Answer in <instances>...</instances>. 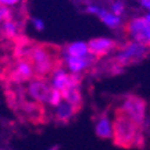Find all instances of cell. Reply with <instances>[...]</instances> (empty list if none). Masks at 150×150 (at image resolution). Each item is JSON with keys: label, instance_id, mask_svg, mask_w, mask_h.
<instances>
[{"label": "cell", "instance_id": "484cf974", "mask_svg": "<svg viewBox=\"0 0 150 150\" xmlns=\"http://www.w3.org/2000/svg\"><path fill=\"white\" fill-rule=\"evenodd\" d=\"M144 17V19H145V22L148 23V24H150V12H149V13H146L145 16H143Z\"/></svg>", "mask_w": 150, "mask_h": 150}, {"label": "cell", "instance_id": "5b68a950", "mask_svg": "<svg viewBox=\"0 0 150 150\" xmlns=\"http://www.w3.org/2000/svg\"><path fill=\"white\" fill-rule=\"evenodd\" d=\"M52 85L48 84L45 79L42 78H34L30 79L28 84V95L34 100L37 103H46L47 102V97L48 94L51 91Z\"/></svg>", "mask_w": 150, "mask_h": 150}, {"label": "cell", "instance_id": "ba28073f", "mask_svg": "<svg viewBox=\"0 0 150 150\" xmlns=\"http://www.w3.org/2000/svg\"><path fill=\"white\" fill-rule=\"evenodd\" d=\"M115 46H117L115 41L108 39V37H97V39H93L88 42L89 53H91L96 58L106 55L112 49H114Z\"/></svg>", "mask_w": 150, "mask_h": 150}, {"label": "cell", "instance_id": "5bb4252c", "mask_svg": "<svg viewBox=\"0 0 150 150\" xmlns=\"http://www.w3.org/2000/svg\"><path fill=\"white\" fill-rule=\"evenodd\" d=\"M97 17L101 19V22H103L107 27H109L112 29L118 28L120 25V23H121L120 16H117V15L113 13V12H109L107 10H103V8H100Z\"/></svg>", "mask_w": 150, "mask_h": 150}, {"label": "cell", "instance_id": "7a4b0ae2", "mask_svg": "<svg viewBox=\"0 0 150 150\" xmlns=\"http://www.w3.org/2000/svg\"><path fill=\"white\" fill-rule=\"evenodd\" d=\"M30 61L34 66L35 76L45 77L57 69V55L49 51L47 46H36L33 47L29 55Z\"/></svg>", "mask_w": 150, "mask_h": 150}, {"label": "cell", "instance_id": "603a6c76", "mask_svg": "<svg viewBox=\"0 0 150 150\" xmlns=\"http://www.w3.org/2000/svg\"><path fill=\"white\" fill-rule=\"evenodd\" d=\"M21 3V0H0V5L3 6H13Z\"/></svg>", "mask_w": 150, "mask_h": 150}, {"label": "cell", "instance_id": "44dd1931", "mask_svg": "<svg viewBox=\"0 0 150 150\" xmlns=\"http://www.w3.org/2000/svg\"><path fill=\"white\" fill-rule=\"evenodd\" d=\"M110 72H112V74H120V73L124 72V66H121V65H119L115 62V64L110 67Z\"/></svg>", "mask_w": 150, "mask_h": 150}, {"label": "cell", "instance_id": "9c48e42d", "mask_svg": "<svg viewBox=\"0 0 150 150\" xmlns=\"http://www.w3.org/2000/svg\"><path fill=\"white\" fill-rule=\"evenodd\" d=\"M95 133L101 139H109L113 136V122L107 115V113L100 114L95 121Z\"/></svg>", "mask_w": 150, "mask_h": 150}, {"label": "cell", "instance_id": "cb8c5ba5", "mask_svg": "<svg viewBox=\"0 0 150 150\" xmlns=\"http://www.w3.org/2000/svg\"><path fill=\"white\" fill-rule=\"evenodd\" d=\"M141 5L143 7H145L146 10H149V12H150V0H141Z\"/></svg>", "mask_w": 150, "mask_h": 150}, {"label": "cell", "instance_id": "6da1fadb", "mask_svg": "<svg viewBox=\"0 0 150 150\" xmlns=\"http://www.w3.org/2000/svg\"><path fill=\"white\" fill-rule=\"evenodd\" d=\"M139 126L133 122L127 115H125L120 109H117V115L113 121V136L114 144L120 148H131L134 144Z\"/></svg>", "mask_w": 150, "mask_h": 150}, {"label": "cell", "instance_id": "2e32d148", "mask_svg": "<svg viewBox=\"0 0 150 150\" xmlns=\"http://www.w3.org/2000/svg\"><path fill=\"white\" fill-rule=\"evenodd\" d=\"M3 33L7 39H13L18 34V25L12 19H7L3 22Z\"/></svg>", "mask_w": 150, "mask_h": 150}, {"label": "cell", "instance_id": "d4e9b609", "mask_svg": "<svg viewBox=\"0 0 150 150\" xmlns=\"http://www.w3.org/2000/svg\"><path fill=\"white\" fill-rule=\"evenodd\" d=\"M3 10H4V6L0 5V23L4 22V17H3Z\"/></svg>", "mask_w": 150, "mask_h": 150}, {"label": "cell", "instance_id": "30bf717a", "mask_svg": "<svg viewBox=\"0 0 150 150\" xmlns=\"http://www.w3.org/2000/svg\"><path fill=\"white\" fill-rule=\"evenodd\" d=\"M69 84H70V73H67L65 69L57 67L52 72L51 85L60 91H64L66 88H69Z\"/></svg>", "mask_w": 150, "mask_h": 150}, {"label": "cell", "instance_id": "ffe728a7", "mask_svg": "<svg viewBox=\"0 0 150 150\" xmlns=\"http://www.w3.org/2000/svg\"><path fill=\"white\" fill-rule=\"evenodd\" d=\"M31 24L36 31H43L45 30V23L41 18H31Z\"/></svg>", "mask_w": 150, "mask_h": 150}, {"label": "cell", "instance_id": "7402d4cb", "mask_svg": "<svg viewBox=\"0 0 150 150\" xmlns=\"http://www.w3.org/2000/svg\"><path fill=\"white\" fill-rule=\"evenodd\" d=\"M98 11H100V7L96 6V5H91V4H90V5L86 6V12H88V13H90V15H96V16H97Z\"/></svg>", "mask_w": 150, "mask_h": 150}, {"label": "cell", "instance_id": "e0dca14e", "mask_svg": "<svg viewBox=\"0 0 150 150\" xmlns=\"http://www.w3.org/2000/svg\"><path fill=\"white\" fill-rule=\"evenodd\" d=\"M62 94H61V91L60 90H58V89H55V88H51V91H49V94H48V97H47V105H49V106H52V107H57L58 105H60L61 102H62Z\"/></svg>", "mask_w": 150, "mask_h": 150}, {"label": "cell", "instance_id": "277c9868", "mask_svg": "<svg viewBox=\"0 0 150 150\" xmlns=\"http://www.w3.org/2000/svg\"><path fill=\"white\" fill-rule=\"evenodd\" d=\"M119 109L139 126L145 118L146 102L144 98L137 95H129L125 97V100L122 101V105Z\"/></svg>", "mask_w": 150, "mask_h": 150}, {"label": "cell", "instance_id": "8fae6325", "mask_svg": "<svg viewBox=\"0 0 150 150\" xmlns=\"http://www.w3.org/2000/svg\"><path fill=\"white\" fill-rule=\"evenodd\" d=\"M62 54H66L70 57H85L89 54V47L86 42L83 41H76V42H72L65 46V48L61 51Z\"/></svg>", "mask_w": 150, "mask_h": 150}, {"label": "cell", "instance_id": "8992f818", "mask_svg": "<svg viewBox=\"0 0 150 150\" xmlns=\"http://www.w3.org/2000/svg\"><path fill=\"white\" fill-rule=\"evenodd\" d=\"M62 59H64L65 65H66V67L69 69V71L71 73H81L85 69L90 67L97 60V58L95 55H93L91 53H89L85 57H82V58L70 57V55H66V54H62Z\"/></svg>", "mask_w": 150, "mask_h": 150}, {"label": "cell", "instance_id": "3957f363", "mask_svg": "<svg viewBox=\"0 0 150 150\" xmlns=\"http://www.w3.org/2000/svg\"><path fill=\"white\" fill-rule=\"evenodd\" d=\"M148 53H149L148 46L137 41H131L121 47V49L114 57V61L121 66H126L134 64L137 61H141L148 55Z\"/></svg>", "mask_w": 150, "mask_h": 150}, {"label": "cell", "instance_id": "d6986e66", "mask_svg": "<svg viewBox=\"0 0 150 150\" xmlns=\"http://www.w3.org/2000/svg\"><path fill=\"white\" fill-rule=\"evenodd\" d=\"M124 10H125L124 4L121 1H115V3L112 4V11L110 12H113V13L117 15V16H121Z\"/></svg>", "mask_w": 150, "mask_h": 150}, {"label": "cell", "instance_id": "4fadbf2b", "mask_svg": "<svg viewBox=\"0 0 150 150\" xmlns=\"http://www.w3.org/2000/svg\"><path fill=\"white\" fill-rule=\"evenodd\" d=\"M76 113L77 109L73 106H71L69 102L64 101V100H62L60 105L55 107V119L59 122H67Z\"/></svg>", "mask_w": 150, "mask_h": 150}, {"label": "cell", "instance_id": "4316f807", "mask_svg": "<svg viewBox=\"0 0 150 150\" xmlns=\"http://www.w3.org/2000/svg\"><path fill=\"white\" fill-rule=\"evenodd\" d=\"M46 150H60V146H59V145H53V146H49V148L46 149Z\"/></svg>", "mask_w": 150, "mask_h": 150}, {"label": "cell", "instance_id": "52a82bcc", "mask_svg": "<svg viewBox=\"0 0 150 150\" xmlns=\"http://www.w3.org/2000/svg\"><path fill=\"white\" fill-rule=\"evenodd\" d=\"M35 76V72H34V66L31 64L30 59L28 58H21L16 66L12 70V74H11V78L13 79L17 83H23V82H27L33 79V77Z\"/></svg>", "mask_w": 150, "mask_h": 150}, {"label": "cell", "instance_id": "9a60e30c", "mask_svg": "<svg viewBox=\"0 0 150 150\" xmlns=\"http://www.w3.org/2000/svg\"><path fill=\"white\" fill-rule=\"evenodd\" d=\"M146 25H148V23L145 22L144 17L134 18V19H132V21L129 23V25H127V33L130 34V36L134 40L136 37L143 31V29H144Z\"/></svg>", "mask_w": 150, "mask_h": 150}, {"label": "cell", "instance_id": "7c38bea8", "mask_svg": "<svg viewBox=\"0 0 150 150\" xmlns=\"http://www.w3.org/2000/svg\"><path fill=\"white\" fill-rule=\"evenodd\" d=\"M64 101L69 102L77 110L82 107V94L79 90V86H69L64 91H61Z\"/></svg>", "mask_w": 150, "mask_h": 150}, {"label": "cell", "instance_id": "ac0fdd59", "mask_svg": "<svg viewBox=\"0 0 150 150\" xmlns=\"http://www.w3.org/2000/svg\"><path fill=\"white\" fill-rule=\"evenodd\" d=\"M133 41L143 43V45H145V46H148L150 48V24H148V25L143 29V31L137 36Z\"/></svg>", "mask_w": 150, "mask_h": 150}]
</instances>
